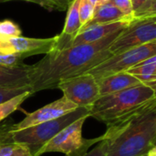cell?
Masks as SVG:
<instances>
[{
	"label": "cell",
	"instance_id": "cell-1",
	"mask_svg": "<svg viewBox=\"0 0 156 156\" xmlns=\"http://www.w3.org/2000/svg\"><path fill=\"white\" fill-rule=\"evenodd\" d=\"M121 31L95 42L55 49L37 63L30 65L29 85L32 93L57 89L60 81L86 73L112 56L109 47Z\"/></svg>",
	"mask_w": 156,
	"mask_h": 156
},
{
	"label": "cell",
	"instance_id": "cell-6",
	"mask_svg": "<svg viewBox=\"0 0 156 156\" xmlns=\"http://www.w3.org/2000/svg\"><path fill=\"white\" fill-rule=\"evenodd\" d=\"M156 56V41L112 55L88 71L97 80L120 72H125L139 62Z\"/></svg>",
	"mask_w": 156,
	"mask_h": 156
},
{
	"label": "cell",
	"instance_id": "cell-9",
	"mask_svg": "<svg viewBox=\"0 0 156 156\" xmlns=\"http://www.w3.org/2000/svg\"><path fill=\"white\" fill-rule=\"evenodd\" d=\"M58 43V35L48 38L16 37L0 41L1 54H19L25 58L38 54H48L54 51Z\"/></svg>",
	"mask_w": 156,
	"mask_h": 156
},
{
	"label": "cell",
	"instance_id": "cell-13",
	"mask_svg": "<svg viewBox=\"0 0 156 156\" xmlns=\"http://www.w3.org/2000/svg\"><path fill=\"white\" fill-rule=\"evenodd\" d=\"M99 94L101 96L118 92L141 84V82L133 75L125 72L112 74L97 80Z\"/></svg>",
	"mask_w": 156,
	"mask_h": 156
},
{
	"label": "cell",
	"instance_id": "cell-27",
	"mask_svg": "<svg viewBox=\"0 0 156 156\" xmlns=\"http://www.w3.org/2000/svg\"><path fill=\"white\" fill-rule=\"evenodd\" d=\"M13 122L10 121H3V122H0V141L2 139V137L4 136V134L8 131L9 127L11 126Z\"/></svg>",
	"mask_w": 156,
	"mask_h": 156
},
{
	"label": "cell",
	"instance_id": "cell-16",
	"mask_svg": "<svg viewBox=\"0 0 156 156\" xmlns=\"http://www.w3.org/2000/svg\"><path fill=\"white\" fill-rule=\"evenodd\" d=\"M126 72L135 77L141 83L155 90L156 56H153L139 62L133 68L129 69Z\"/></svg>",
	"mask_w": 156,
	"mask_h": 156
},
{
	"label": "cell",
	"instance_id": "cell-32",
	"mask_svg": "<svg viewBox=\"0 0 156 156\" xmlns=\"http://www.w3.org/2000/svg\"><path fill=\"white\" fill-rule=\"evenodd\" d=\"M0 1H7V0H0Z\"/></svg>",
	"mask_w": 156,
	"mask_h": 156
},
{
	"label": "cell",
	"instance_id": "cell-5",
	"mask_svg": "<svg viewBox=\"0 0 156 156\" xmlns=\"http://www.w3.org/2000/svg\"><path fill=\"white\" fill-rule=\"evenodd\" d=\"M88 118L89 116H84L71 122L46 144L36 156H41L47 153H61L66 156L86 154L90 146L103 140L102 135L93 139L82 137V127Z\"/></svg>",
	"mask_w": 156,
	"mask_h": 156
},
{
	"label": "cell",
	"instance_id": "cell-3",
	"mask_svg": "<svg viewBox=\"0 0 156 156\" xmlns=\"http://www.w3.org/2000/svg\"><path fill=\"white\" fill-rule=\"evenodd\" d=\"M155 101V90L141 83L118 92L99 97L90 107V117L107 125Z\"/></svg>",
	"mask_w": 156,
	"mask_h": 156
},
{
	"label": "cell",
	"instance_id": "cell-17",
	"mask_svg": "<svg viewBox=\"0 0 156 156\" xmlns=\"http://www.w3.org/2000/svg\"><path fill=\"white\" fill-rule=\"evenodd\" d=\"M7 133L8 131L0 141V156H33L27 146L10 141L7 138Z\"/></svg>",
	"mask_w": 156,
	"mask_h": 156
},
{
	"label": "cell",
	"instance_id": "cell-11",
	"mask_svg": "<svg viewBox=\"0 0 156 156\" xmlns=\"http://www.w3.org/2000/svg\"><path fill=\"white\" fill-rule=\"evenodd\" d=\"M133 21V18H127L117 22L92 25L81 29L79 34L72 39L69 47L77 46L85 43H91L100 40L114 32L124 29ZM68 47V48H69Z\"/></svg>",
	"mask_w": 156,
	"mask_h": 156
},
{
	"label": "cell",
	"instance_id": "cell-12",
	"mask_svg": "<svg viewBox=\"0 0 156 156\" xmlns=\"http://www.w3.org/2000/svg\"><path fill=\"white\" fill-rule=\"evenodd\" d=\"M80 0H72L68 7V14L65 25L60 35H58V43L56 49H63L69 46L72 39L79 34L81 28L80 21L79 6Z\"/></svg>",
	"mask_w": 156,
	"mask_h": 156
},
{
	"label": "cell",
	"instance_id": "cell-33",
	"mask_svg": "<svg viewBox=\"0 0 156 156\" xmlns=\"http://www.w3.org/2000/svg\"><path fill=\"white\" fill-rule=\"evenodd\" d=\"M144 156H147V154H145V155H144Z\"/></svg>",
	"mask_w": 156,
	"mask_h": 156
},
{
	"label": "cell",
	"instance_id": "cell-10",
	"mask_svg": "<svg viewBox=\"0 0 156 156\" xmlns=\"http://www.w3.org/2000/svg\"><path fill=\"white\" fill-rule=\"evenodd\" d=\"M77 108L78 106H76L74 103H72L70 101L63 96L62 98H59L58 100L50 102L33 112L27 113L26 117L19 122L12 123L9 128V132L20 131L51 120L58 119L73 112Z\"/></svg>",
	"mask_w": 156,
	"mask_h": 156
},
{
	"label": "cell",
	"instance_id": "cell-2",
	"mask_svg": "<svg viewBox=\"0 0 156 156\" xmlns=\"http://www.w3.org/2000/svg\"><path fill=\"white\" fill-rule=\"evenodd\" d=\"M106 156H144L156 147V101L107 124Z\"/></svg>",
	"mask_w": 156,
	"mask_h": 156
},
{
	"label": "cell",
	"instance_id": "cell-25",
	"mask_svg": "<svg viewBox=\"0 0 156 156\" xmlns=\"http://www.w3.org/2000/svg\"><path fill=\"white\" fill-rule=\"evenodd\" d=\"M108 2L116 6L124 15L133 16V8L132 5V0H109Z\"/></svg>",
	"mask_w": 156,
	"mask_h": 156
},
{
	"label": "cell",
	"instance_id": "cell-31",
	"mask_svg": "<svg viewBox=\"0 0 156 156\" xmlns=\"http://www.w3.org/2000/svg\"><path fill=\"white\" fill-rule=\"evenodd\" d=\"M109 0H99V4L98 5H101V4H103V3H106V2H108Z\"/></svg>",
	"mask_w": 156,
	"mask_h": 156
},
{
	"label": "cell",
	"instance_id": "cell-26",
	"mask_svg": "<svg viewBox=\"0 0 156 156\" xmlns=\"http://www.w3.org/2000/svg\"><path fill=\"white\" fill-rule=\"evenodd\" d=\"M108 150V142L105 140H102L99 143L98 146H96L91 151L88 152L83 156H106Z\"/></svg>",
	"mask_w": 156,
	"mask_h": 156
},
{
	"label": "cell",
	"instance_id": "cell-8",
	"mask_svg": "<svg viewBox=\"0 0 156 156\" xmlns=\"http://www.w3.org/2000/svg\"><path fill=\"white\" fill-rule=\"evenodd\" d=\"M57 89L78 107L90 108L100 97L97 80L88 72L60 81Z\"/></svg>",
	"mask_w": 156,
	"mask_h": 156
},
{
	"label": "cell",
	"instance_id": "cell-30",
	"mask_svg": "<svg viewBox=\"0 0 156 156\" xmlns=\"http://www.w3.org/2000/svg\"><path fill=\"white\" fill-rule=\"evenodd\" d=\"M90 2V4L95 7L98 4H99V0H89Z\"/></svg>",
	"mask_w": 156,
	"mask_h": 156
},
{
	"label": "cell",
	"instance_id": "cell-7",
	"mask_svg": "<svg viewBox=\"0 0 156 156\" xmlns=\"http://www.w3.org/2000/svg\"><path fill=\"white\" fill-rule=\"evenodd\" d=\"M156 41V17L133 20L121 31L109 47L112 55Z\"/></svg>",
	"mask_w": 156,
	"mask_h": 156
},
{
	"label": "cell",
	"instance_id": "cell-14",
	"mask_svg": "<svg viewBox=\"0 0 156 156\" xmlns=\"http://www.w3.org/2000/svg\"><path fill=\"white\" fill-rule=\"evenodd\" d=\"M30 65L5 67L0 65V87L30 86Z\"/></svg>",
	"mask_w": 156,
	"mask_h": 156
},
{
	"label": "cell",
	"instance_id": "cell-18",
	"mask_svg": "<svg viewBox=\"0 0 156 156\" xmlns=\"http://www.w3.org/2000/svg\"><path fill=\"white\" fill-rule=\"evenodd\" d=\"M31 95H33V93L31 91H27L11 99L10 101L5 103L0 104V122L5 121L10 114H12L16 110H18L21 104Z\"/></svg>",
	"mask_w": 156,
	"mask_h": 156
},
{
	"label": "cell",
	"instance_id": "cell-21",
	"mask_svg": "<svg viewBox=\"0 0 156 156\" xmlns=\"http://www.w3.org/2000/svg\"><path fill=\"white\" fill-rule=\"evenodd\" d=\"M31 91L30 86L24 87H0V104L19 96L25 92ZM32 92V91H31Z\"/></svg>",
	"mask_w": 156,
	"mask_h": 156
},
{
	"label": "cell",
	"instance_id": "cell-24",
	"mask_svg": "<svg viewBox=\"0 0 156 156\" xmlns=\"http://www.w3.org/2000/svg\"><path fill=\"white\" fill-rule=\"evenodd\" d=\"M24 57L19 54H1L0 65L5 67H20L23 66Z\"/></svg>",
	"mask_w": 156,
	"mask_h": 156
},
{
	"label": "cell",
	"instance_id": "cell-28",
	"mask_svg": "<svg viewBox=\"0 0 156 156\" xmlns=\"http://www.w3.org/2000/svg\"><path fill=\"white\" fill-rule=\"evenodd\" d=\"M145 0H132V5H133V11L135 9H137Z\"/></svg>",
	"mask_w": 156,
	"mask_h": 156
},
{
	"label": "cell",
	"instance_id": "cell-23",
	"mask_svg": "<svg viewBox=\"0 0 156 156\" xmlns=\"http://www.w3.org/2000/svg\"><path fill=\"white\" fill-rule=\"evenodd\" d=\"M29 2L36 3L48 10H66L72 0H28Z\"/></svg>",
	"mask_w": 156,
	"mask_h": 156
},
{
	"label": "cell",
	"instance_id": "cell-29",
	"mask_svg": "<svg viewBox=\"0 0 156 156\" xmlns=\"http://www.w3.org/2000/svg\"><path fill=\"white\" fill-rule=\"evenodd\" d=\"M147 156H156V147L153 148L152 150H150L149 153L147 154Z\"/></svg>",
	"mask_w": 156,
	"mask_h": 156
},
{
	"label": "cell",
	"instance_id": "cell-19",
	"mask_svg": "<svg viewBox=\"0 0 156 156\" xmlns=\"http://www.w3.org/2000/svg\"><path fill=\"white\" fill-rule=\"evenodd\" d=\"M156 17V0H145L133 12V20H144Z\"/></svg>",
	"mask_w": 156,
	"mask_h": 156
},
{
	"label": "cell",
	"instance_id": "cell-4",
	"mask_svg": "<svg viewBox=\"0 0 156 156\" xmlns=\"http://www.w3.org/2000/svg\"><path fill=\"white\" fill-rule=\"evenodd\" d=\"M90 107H78L73 112L59 117L55 120H51L36 126L26 128L20 131L7 133V138L17 144L27 146L33 156L37 155L38 151L48 144L53 137H55L60 131L69 125L76 120L90 115Z\"/></svg>",
	"mask_w": 156,
	"mask_h": 156
},
{
	"label": "cell",
	"instance_id": "cell-34",
	"mask_svg": "<svg viewBox=\"0 0 156 156\" xmlns=\"http://www.w3.org/2000/svg\"><path fill=\"white\" fill-rule=\"evenodd\" d=\"M26 1H28V0H26Z\"/></svg>",
	"mask_w": 156,
	"mask_h": 156
},
{
	"label": "cell",
	"instance_id": "cell-20",
	"mask_svg": "<svg viewBox=\"0 0 156 156\" xmlns=\"http://www.w3.org/2000/svg\"><path fill=\"white\" fill-rule=\"evenodd\" d=\"M22 31L17 24L9 19L0 21V41L20 37Z\"/></svg>",
	"mask_w": 156,
	"mask_h": 156
},
{
	"label": "cell",
	"instance_id": "cell-22",
	"mask_svg": "<svg viewBox=\"0 0 156 156\" xmlns=\"http://www.w3.org/2000/svg\"><path fill=\"white\" fill-rule=\"evenodd\" d=\"M95 7L90 4L89 0H80L79 6V15L81 27H84L92 18ZM81 29V28H80Z\"/></svg>",
	"mask_w": 156,
	"mask_h": 156
},
{
	"label": "cell",
	"instance_id": "cell-15",
	"mask_svg": "<svg viewBox=\"0 0 156 156\" xmlns=\"http://www.w3.org/2000/svg\"><path fill=\"white\" fill-rule=\"evenodd\" d=\"M127 18H133V16L124 15L112 4L106 2V3H103V4H101V5H98L95 6L92 18L89 21L88 24H86L84 27H82L81 29H83L87 27L92 26V25L117 22V21L127 19Z\"/></svg>",
	"mask_w": 156,
	"mask_h": 156
}]
</instances>
